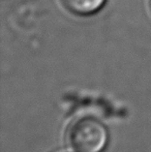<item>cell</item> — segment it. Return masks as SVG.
Listing matches in <instances>:
<instances>
[{
    "label": "cell",
    "mask_w": 151,
    "mask_h": 152,
    "mask_svg": "<svg viewBox=\"0 0 151 152\" xmlns=\"http://www.w3.org/2000/svg\"><path fill=\"white\" fill-rule=\"evenodd\" d=\"M107 0H62L65 7L79 16H89L98 12Z\"/></svg>",
    "instance_id": "obj_2"
},
{
    "label": "cell",
    "mask_w": 151,
    "mask_h": 152,
    "mask_svg": "<svg viewBox=\"0 0 151 152\" xmlns=\"http://www.w3.org/2000/svg\"><path fill=\"white\" fill-rule=\"evenodd\" d=\"M67 140L76 152H103L109 143V129L99 119L85 116L71 125Z\"/></svg>",
    "instance_id": "obj_1"
}]
</instances>
